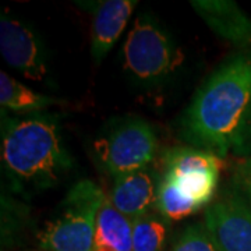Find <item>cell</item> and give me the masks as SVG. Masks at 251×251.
<instances>
[{"mask_svg":"<svg viewBox=\"0 0 251 251\" xmlns=\"http://www.w3.org/2000/svg\"><path fill=\"white\" fill-rule=\"evenodd\" d=\"M251 103V53L230 57L197 91L183 117V135L202 151L224 158Z\"/></svg>","mask_w":251,"mask_h":251,"instance_id":"cell-1","label":"cell"},{"mask_svg":"<svg viewBox=\"0 0 251 251\" xmlns=\"http://www.w3.org/2000/svg\"><path fill=\"white\" fill-rule=\"evenodd\" d=\"M1 161L16 187L34 190L54 186L73 166L59 122L46 113L3 116Z\"/></svg>","mask_w":251,"mask_h":251,"instance_id":"cell-2","label":"cell"},{"mask_svg":"<svg viewBox=\"0 0 251 251\" xmlns=\"http://www.w3.org/2000/svg\"><path fill=\"white\" fill-rule=\"evenodd\" d=\"M105 194L91 180H80L66 194L62 211L38 234L45 251H92L97 219Z\"/></svg>","mask_w":251,"mask_h":251,"instance_id":"cell-3","label":"cell"},{"mask_svg":"<svg viewBox=\"0 0 251 251\" xmlns=\"http://www.w3.org/2000/svg\"><path fill=\"white\" fill-rule=\"evenodd\" d=\"M156 150V134L143 119H127L95 143L100 165L113 177L145 169Z\"/></svg>","mask_w":251,"mask_h":251,"instance_id":"cell-4","label":"cell"},{"mask_svg":"<svg viewBox=\"0 0 251 251\" xmlns=\"http://www.w3.org/2000/svg\"><path fill=\"white\" fill-rule=\"evenodd\" d=\"M125 66L138 80L158 81L175 72L183 54L151 18H138L123 46Z\"/></svg>","mask_w":251,"mask_h":251,"instance_id":"cell-5","label":"cell"},{"mask_svg":"<svg viewBox=\"0 0 251 251\" xmlns=\"http://www.w3.org/2000/svg\"><path fill=\"white\" fill-rule=\"evenodd\" d=\"M163 179L169 180L200 208L208 205L215 194L222 158L196 148H173L165 155Z\"/></svg>","mask_w":251,"mask_h":251,"instance_id":"cell-6","label":"cell"},{"mask_svg":"<svg viewBox=\"0 0 251 251\" xmlns=\"http://www.w3.org/2000/svg\"><path fill=\"white\" fill-rule=\"evenodd\" d=\"M205 229L218 251H251V206L229 194L206 208Z\"/></svg>","mask_w":251,"mask_h":251,"instance_id":"cell-7","label":"cell"},{"mask_svg":"<svg viewBox=\"0 0 251 251\" xmlns=\"http://www.w3.org/2000/svg\"><path fill=\"white\" fill-rule=\"evenodd\" d=\"M0 52L10 67L28 80L41 81L48 74L45 49L39 38L7 13L0 18Z\"/></svg>","mask_w":251,"mask_h":251,"instance_id":"cell-8","label":"cell"},{"mask_svg":"<svg viewBox=\"0 0 251 251\" xmlns=\"http://www.w3.org/2000/svg\"><path fill=\"white\" fill-rule=\"evenodd\" d=\"M193 9L216 35L239 48L251 46V18L229 0H196Z\"/></svg>","mask_w":251,"mask_h":251,"instance_id":"cell-9","label":"cell"},{"mask_svg":"<svg viewBox=\"0 0 251 251\" xmlns=\"http://www.w3.org/2000/svg\"><path fill=\"white\" fill-rule=\"evenodd\" d=\"M135 6V0H105L98 3L91 25V54L95 62H100L113 48Z\"/></svg>","mask_w":251,"mask_h":251,"instance_id":"cell-10","label":"cell"},{"mask_svg":"<svg viewBox=\"0 0 251 251\" xmlns=\"http://www.w3.org/2000/svg\"><path fill=\"white\" fill-rule=\"evenodd\" d=\"M155 196L156 188L153 179L143 169L115 177L109 200L122 215L134 221L148 214L147 211L155 201Z\"/></svg>","mask_w":251,"mask_h":251,"instance_id":"cell-11","label":"cell"},{"mask_svg":"<svg viewBox=\"0 0 251 251\" xmlns=\"http://www.w3.org/2000/svg\"><path fill=\"white\" fill-rule=\"evenodd\" d=\"M92 251H133V221L122 215L106 196L99 209Z\"/></svg>","mask_w":251,"mask_h":251,"instance_id":"cell-12","label":"cell"},{"mask_svg":"<svg viewBox=\"0 0 251 251\" xmlns=\"http://www.w3.org/2000/svg\"><path fill=\"white\" fill-rule=\"evenodd\" d=\"M62 103V99L35 92L6 72L0 73V105L3 110L6 109L14 113L34 115Z\"/></svg>","mask_w":251,"mask_h":251,"instance_id":"cell-13","label":"cell"},{"mask_svg":"<svg viewBox=\"0 0 251 251\" xmlns=\"http://www.w3.org/2000/svg\"><path fill=\"white\" fill-rule=\"evenodd\" d=\"M155 205L163 218L173 221L191 215L200 209V206L191 198H188L173 183L163 177L156 187Z\"/></svg>","mask_w":251,"mask_h":251,"instance_id":"cell-14","label":"cell"},{"mask_svg":"<svg viewBox=\"0 0 251 251\" xmlns=\"http://www.w3.org/2000/svg\"><path fill=\"white\" fill-rule=\"evenodd\" d=\"M166 224L145 214L133 221V251H161L166 240Z\"/></svg>","mask_w":251,"mask_h":251,"instance_id":"cell-15","label":"cell"},{"mask_svg":"<svg viewBox=\"0 0 251 251\" xmlns=\"http://www.w3.org/2000/svg\"><path fill=\"white\" fill-rule=\"evenodd\" d=\"M173 251H218L202 225H193L180 236Z\"/></svg>","mask_w":251,"mask_h":251,"instance_id":"cell-16","label":"cell"},{"mask_svg":"<svg viewBox=\"0 0 251 251\" xmlns=\"http://www.w3.org/2000/svg\"><path fill=\"white\" fill-rule=\"evenodd\" d=\"M232 152L243 158H251V103L236 133Z\"/></svg>","mask_w":251,"mask_h":251,"instance_id":"cell-17","label":"cell"},{"mask_svg":"<svg viewBox=\"0 0 251 251\" xmlns=\"http://www.w3.org/2000/svg\"><path fill=\"white\" fill-rule=\"evenodd\" d=\"M236 180L251 196V158H246V161L240 163L236 172Z\"/></svg>","mask_w":251,"mask_h":251,"instance_id":"cell-18","label":"cell"}]
</instances>
